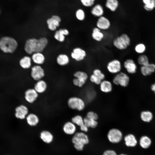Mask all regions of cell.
<instances>
[{
  "instance_id": "cell-2",
  "label": "cell",
  "mask_w": 155,
  "mask_h": 155,
  "mask_svg": "<svg viewBox=\"0 0 155 155\" xmlns=\"http://www.w3.org/2000/svg\"><path fill=\"white\" fill-rule=\"evenodd\" d=\"M131 40L127 34L123 33L117 36L113 40L112 44L117 49L122 51L126 50L130 45Z\"/></svg>"
},
{
  "instance_id": "cell-30",
  "label": "cell",
  "mask_w": 155,
  "mask_h": 155,
  "mask_svg": "<svg viewBox=\"0 0 155 155\" xmlns=\"http://www.w3.org/2000/svg\"><path fill=\"white\" fill-rule=\"evenodd\" d=\"M119 5V2L117 0H106L105 3L106 7L112 12L116 10Z\"/></svg>"
},
{
  "instance_id": "cell-33",
  "label": "cell",
  "mask_w": 155,
  "mask_h": 155,
  "mask_svg": "<svg viewBox=\"0 0 155 155\" xmlns=\"http://www.w3.org/2000/svg\"><path fill=\"white\" fill-rule=\"evenodd\" d=\"M57 62L60 65L64 66L67 64L69 62V57L65 54H60L57 58Z\"/></svg>"
},
{
  "instance_id": "cell-12",
  "label": "cell",
  "mask_w": 155,
  "mask_h": 155,
  "mask_svg": "<svg viewBox=\"0 0 155 155\" xmlns=\"http://www.w3.org/2000/svg\"><path fill=\"white\" fill-rule=\"evenodd\" d=\"M28 109L24 105H20L16 107L15 109V116L18 119L23 120L26 119L28 114Z\"/></svg>"
},
{
  "instance_id": "cell-42",
  "label": "cell",
  "mask_w": 155,
  "mask_h": 155,
  "mask_svg": "<svg viewBox=\"0 0 155 155\" xmlns=\"http://www.w3.org/2000/svg\"><path fill=\"white\" fill-rule=\"evenodd\" d=\"M95 0H80V1L83 5L86 7H90L92 6Z\"/></svg>"
},
{
  "instance_id": "cell-9",
  "label": "cell",
  "mask_w": 155,
  "mask_h": 155,
  "mask_svg": "<svg viewBox=\"0 0 155 155\" xmlns=\"http://www.w3.org/2000/svg\"><path fill=\"white\" fill-rule=\"evenodd\" d=\"M107 137L108 140L111 142L116 144L119 143L122 140L123 134L119 129L116 128H113L109 130Z\"/></svg>"
},
{
  "instance_id": "cell-28",
  "label": "cell",
  "mask_w": 155,
  "mask_h": 155,
  "mask_svg": "<svg viewBox=\"0 0 155 155\" xmlns=\"http://www.w3.org/2000/svg\"><path fill=\"white\" fill-rule=\"evenodd\" d=\"M91 12L93 16L98 18L103 16L104 10L102 6L101 5L97 4L93 7Z\"/></svg>"
},
{
  "instance_id": "cell-1",
  "label": "cell",
  "mask_w": 155,
  "mask_h": 155,
  "mask_svg": "<svg viewBox=\"0 0 155 155\" xmlns=\"http://www.w3.org/2000/svg\"><path fill=\"white\" fill-rule=\"evenodd\" d=\"M48 43V40L45 37H42L38 39L30 38L26 42L24 50L29 54L36 52L41 53L46 47Z\"/></svg>"
},
{
  "instance_id": "cell-40",
  "label": "cell",
  "mask_w": 155,
  "mask_h": 155,
  "mask_svg": "<svg viewBox=\"0 0 155 155\" xmlns=\"http://www.w3.org/2000/svg\"><path fill=\"white\" fill-rule=\"evenodd\" d=\"M89 78L91 82L96 85H99L102 81L92 73L90 75Z\"/></svg>"
},
{
  "instance_id": "cell-31",
  "label": "cell",
  "mask_w": 155,
  "mask_h": 155,
  "mask_svg": "<svg viewBox=\"0 0 155 155\" xmlns=\"http://www.w3.org/2000/svg\"><path fill=\"white\" fill-rule=\"evenodd\" d=\"M32 59L34 63L38 64H43L45 60L44 56L40 52L34 53L32 56Z\"/></svg>"
},
{
  "instance_id": "cell-39",
  "label": "cell",
  "mask_w": 155,
  "mask_h": 155,
  "mask_svg": "<svg viewBox=\"0 0 155 155\" xmlns=\"http://www.w3.org/2000/svg\"><path fill=\"white\" fill-rule=\"evenodd\" d=\"M92 74L95 75L101 80L105 79V75L102 71L99 69L95 68L92 71Z\"/></svg>"
},
{
  "instance_id": "cell-35",
  "label": "cell",
  "mask_w": 155,
  "mask_h": 155,
  "mask_svg": "<svg viewBox=\"0 0 155 155\" xmlns=\"http://www.w3.org/2000/svg\"><path fill=\"white\" fill-rule=\"evenodd\" d=\"M84 121L85 125L88 128H94L98 125L97 120L90 119L86 117L84 118Z\"/></svg>"
},
{
  "instance_id": "cell-34",
  "label": "cell",
  "mask_w": 155,
  "mask_h": 155,
  "mask_svg": "<svg viewBox=\"0 0 155 155\" xmlns=\"http://www.w3.org/2000/svg\"><path fill=\"white\" fill-rule=\"evenodd\" d=\"M20 64L22 67L24 69L30 68L31 65V59L30 57L26 56L20 61Z\"/></svg>"
},
{
  "instance_id": "cell-17",
  "label": "cell",
  "mask_w": 155,
  "mask_h": 155,
  "mask_svg": "<svg viewBox=\"0 0 155 155\" xmlns=\"http://www.w3.org/2000/svg\"><path fill=\"white\" fill-rule=\"evenodd\" d=\"M61 21V19L59 17L56 15L53 16L47 20L49 28L52 31L55 30L59 26Z\"/></svg>"
},
{
  "instance_id": "cell-10",
  "label": "cell",
  "mask_w": 155,
  "mask_h": 155,
  "mask_svg": "<svg viewBox=\"0 0 155 155\" xmlns=\"http://www.w3.org/2000/svg\"><path fill=\"white\" fill-rule=\"evenodd\" d=\"M71 58L78 62L84 60L87 56L86 51L80 47H76L74 48L71 54Z\"/></svg>"
},
{
  "instance_id": "cell-6",
  "label": "cell",
  "mask_w": 155,
  "mask_h": 155,
  "mask_svg": "<svg viewBox=\"0 0 155 155\" xmlns=\"http://www.w3.org/2000/svg\"><path fill=\"white\" fill-rule=\"evenodd\" d=\"M75 78L73 80V83L75 86L82 87L86 84L88 76L86 72L81 70L77 71L73 74Z\"/></svg>"
},
{
  "instance_id": "cell-8",
  "label": "cell",
  "mask_w": 155,
  "mask_h": 155,
  "mask_svg": "<svg viewBox=\"0 0 155 155\" xmlns=\"http://www.w3.org/2000/svg\"><path fill=\"white\" fill-rule=\"evenodd\" d=\"M122 64L119 59H115L109 61L106 65L108 71L112 74H116L121 71Z\"/></svg>"
},
{
  "instance_id": "cell-22",
  "label": "cell",
  "mask_w": 155,
  "mask_h": 155,
  "mask_svg": "<svg viewBox=\"0 0 155 155\" xmlns=\"http://www.w3.org/2000/svg\"><path fill=\"white\" fill-rule=\"evenodd\" d=\"M125 144L126 146L130 147H134L138 144V141L134 135L129 134L125 135L124 137Z\"/></svg>"
},
{
  "instance_id": "cell-32",
  "label": "cell",
  "mask_w": 155,
  "mask_h": 155,
  "mask_svg": "<svg viewBox=\"0 0 155 155\" xmlns=\"http://www.w3.org/2000/svg\"><path fill=\"white\" fill-rule=\"evenodd\" d=\"M144 8L146 11H151L155 8V0H142Z\"/></svg>"
},
{
  "instance_id": "cell-24",
  "label": "cell",
  "mask_w": 155,
  "mask_h": 155,
  "mask_svg": "<svg viewBox=\"0 0 155 155\" xmlns=\"http://www.w3.org/2000/svg\"><path fill=\"white\" fill-rule=\"evenodd\" d=\"M26 119L27 124L32 127L36 126L39 121V118L38 116L33 113L28 114Z\"/></svg>"
},
{
  "instance_id": "cell-13",
  "label": "cell",
  "mask_w": 155,
  "mask_h": 155,
  "mask_svg": "<svg viewBox=\"0 0 155 155\" xmlns=\"http://www.w3.org/2000/svg\"><path fill=\"white\" fill-rule=\"evenodd\" d=\"M123 66L127 72L130 74L135 73L137 71V66L134 60L131 59H127L124 61Z\"/></svg>"
},
{
  "instance_id": "cell-45",
  "label": "cell",
  "mask_w": 155,
  "mask_h": 155,
  "mask_svg": "<svg viewBox=\"0 0 155 155\" xmlns=\"http://www.w3.org/2000/svg\"><path fill=\"white\" fill-rule=\"evenodd\" d=\"M119 155H127V154H120Z\"/></svg>"
},
{
  "instance_id": "cell-5",
  "label": "cell",
  "mask_w": 155,
  "mask_h": 155,
  "mask_svg": "<svg viewBox=\"0 0 155 155\" xmlns=\"http://www.w3.org/2000/svg\"><path fill=\"white\" fill-rule=\"evenodd\" d=\"M67 104L71 109L78 111L83 110L86 106L85 102L82 98L75 96L71 97L68 99Z\"/></svg>"
},
{
  "instance_id": "cell-15",
  "label": "cell",
  "mask_w": 155,
  "mask_h": 155,
  "mask_svg": "<svg viewBox=\"0 0 155 155\" xmlns=\"http://www.w3.org/2000/svg\"><path fill=\"white\" fill-rule=\"evenodd\" d=\"M38 97V93L34 88L27 89L24 93V98L28 103H32L34 102Z\"/></svg>"
},
{
  "instance_id": "cell-29",
  "label": "cell",
  "mask_w": 155,
  "mask_h": 155,
  "mask_svg": "<svg viewBox=\"0 0 155 155\" xmlns=\"http://www.w3.org/2000/svg\"><path fill=\"white\" fill-rule=\"evenodd\" d=\"M141 119L143 121L149 123L152 119L153 115L152 113L148 111H142L140 115Z\"/></svg>"
},
{
  "instance_id": "cell-14",
  "label": "cell",
  "mask_w": 155,
  "mask_h": 155,
  "mask_svg": "<svg viewBox=\"0 0 155 155\" xmlns=\"http://www.w3.org/2000/svg\"><path fill=\"white\" fill-rule=\"evenodd\" d=\"M44 75V69L40 66L35 65L32 67L31 75L34 80L37 81L41 80Z\"/></svg>"
},
{
  "instance_id": "cell-16",
  "label": "cell",
  "mask_w": 155,
  "mask_h": 155,
  "mask_svg": "<svg viewBox=\"0 0 155 155\" xmlns=\"http://www.w3.org/2000/svg\"><path fill=\"white\" fill-rule=\"evenodd\" d=\"M71 121L76 125L79 126L82 131L85 132L87 130L88 128L85 125L84 118L82 116L79 115L74 116L71 118Z\"/></svg>"
},
{
  "instance_id": "cell-23",
  "label": "cell",
  "mask_w": 155,
  "mask_h": 155,
  "mask_svg": "<svg viewBox=\"0 0 155 155\" xmlns=\"http://www.w3.org/2000/svg\"><path fill=\"white\" fill-rule=\"evenodd\" d=\"M142 74L144 76L151 75L155 71V64L150 63L147 65L142 66L140 68Z\"/></svg>"
},
{
  "instance_id": "cell-19",
  "label": "cell",
  "mask_w": 155,
  "mask_h": 155,
  "mask_svg": "<svg viewBox=\"0 0 155 155\" xmlns=\"http://www.w3.org/2000/svg\"><path fill=\"white\" fill-rule=\"evenodd\" d=\"M63 132L67 135L74 134L76 130V125L71 121H67L63 125Z\"/></svg>"
},
{
  "instance_id": "cell-44",
  "label": "cell",
  "mask_w": 155,
  "mask_h": 155,
  "mask_svg": "<svg viewBox=\"0 0 155 155\" xmlns=\"http://www.w3.org/2000/svg\"><path fill=\"white\" fill-rule=\"evenodd\" d=\"M150 88L151 90L153 91L155 94V83L151 85Z\"/></svg>"
},
{
  "instance_id": "cell-25",
  "label": "cell",
  "mask_w": 155,
  "mask_h": 155,
  "mask_svg": "<svg viewBox=\"0 0 155 155\" xmlns=\"http://www.w3.org/2000/svg\"><path fill=\"white\" fill-rule=\"evenodd\" d=\"M152 143V141L151 139L146 135L142 136L139 141L140 146L144 149L148 148L151 146Z\"/></svg>"
},
{
  "instance_id": "cell-27",
  "label": "cell",
  "mask_w": 155,
  "mask_h": 155,
  "mask_svg": "<svg viewBox=\"0 0 155 155\" xmlns=\"http://www.w3.org/2000/svg\"><path fill=\"white\" fill-rule=\"evenodd\" d=\"M69 34V32L66 29H60L57 31L54 35L55 38L60 42H63L65 39V36Z\"/></svg>"
},
{
  "instance_id": "cell-37",
  "label": "cell",
  "mask_w": 155,
  "mask_h": 155,
  "mask_svg": "<svg viewBox=\"0 0 155 155\" xmlns=\"http://www.w3.org/2000/svg\"><path fill=\"white\" fill-rule=\"evenodd\" d=\"M146 50V47L145 44L142 43H139L136 44L134 47L135 51L138 54H142Z\"/></svg>"
},
{
  "instance_id": "cell-43",
  "label": "cell",
  "mask_w": 155,
  "mask_h": 155,
  "mask_svg": "<svg viewBox=\"0 0 155 155\" xmlns=\"http://www.w3.org/2000/svg\"><path fill=\"white\" fill-rule=\"evenodd\" d=\"M102 155H117V154L113 150H107L103 152Z\"/></svg>"
},
{
  "instance_id": "cell-20",
  "label": "cell",
  "mask_w": 155,
  "mask_h": 155,
  "mask_svg": "<svg viewBox=\"0 0 155 155\" xmlns=\"http://www.w3.org/2000/svg\"><path fill=\"white\" fill-rule=\"evenodd\" d=\"M40 137L42 141L46 144L51 143L54 140L53 134L47 130L42 131L40 133Z\"/></svg>"
},
{
  "instance_id": "cell-21",
  "label": "cell",
  "mask_w": 155,
  "mask_h": 155,
  "mask_svg": "<svg viewBox=\"0 0 155 155\" xmlns=\"http://www.w3.org/2000/svg\"><path fill=\"white\" fill-rule=\"evenodd\" d=\"M99 85L100 91L103 93H108L112 91L113 84L109 80H104L102 81Z\"/></svg>"
},
{
  "instance_id": "cell-11",
  "label": "cell",
  "mask_w": 155,
  "mask_h": 155,
  "mask_svg": "<svg viewBox=\"0 0 155 155\" xmlns=\"http://www.w3.org/2000/svg\"><path fill=\"white\" fill-rule=\"evenodd\" d=\"M111 26L110 20L103 16L98 18L96 22V27L102 31L109 30Z\"/></svg>"
},
{
  "instance_id": "cell-38",
  "label": "cell",
  "mask_w": 155,
  "mask_h": 155,
  "mask_svg": "<svg viewBox=\"0 0 155 155\" xmlns=\"http://www.w3.org/2000/svg\"><path fill=\"white\" fill-rule=\"evenodd\" d=\"M75 16L79 21H83L86 18V14L84 11L81 9H78L75 13Z\"/></svg>"
},
{
  "instance_id": "cell-4",
  "label": "cell",
  "mask_w": 155,
  "mask_h": 155,
  "mask_svg": "<svg viewBox=\"0 0 155 155\" xmlns=\"http://www.w3.org/2000/svg\"><path fill=\"white\" fill-rule=\"evenodd\" d=\"M18 43L15 40L9 37H4L0 40V48L6 53H12L16 49Z\"/></svg>"
},
{
  "instance_id": "cell-7",
  "label": "cell",
  "mask_w": 155,
  "mask_h": 155,
  "mask_svg": "<svg viewBox=\"0 0 155 155\" xmlns=\"http://www.w3.org/2000/svg\"><path fill=\"white\" fill-rule=\"evenodd\" d=\"M129 81V75L121 71L115 75L112 82L115 85L125 87L128 85Z\"/></svg>"
},
{
  "instance_id": "cell-41",
  "label": "cell",
  "mask_w": 155,
  "mask_h": 155,
  "mask_svg": "<svg viewBox=\"0 0 155 155\" xmlns=\"http://www.w3.org/2000/svg\"><path fill=\"white\" fill-rule=\"evenodd\" d=\"M86 117L88 119L97 121L98 117L97 114L92 111L88 112L86 114Z\"/></svg>"
},
{
  "instance_id": "cell-26",
  "label": "cell",
  "mask_w": 155,
  "mask_h": 155,
  "mask_svg": "<svg viewBox=\"0 0 155 155\" xmlns=\"http://www.w3.org/2000/svg\"><path fill=\"white\" fill-rule=\"evenodd\" d=\"M47 88V84L43 80H40L37 81L35 84L34 89L39 93H42L46 90Z\"/></svg>"
},
{
  "instance_id": "cell-18",
  "label": "cell",
  "mask_w": 155,
  "mask_h": 155,
  "mask_svg": "<svg viewBox=\"0 0 155 155\" xmlns=\"http://www.w3.org/2000/svg\"><path fill=\"white\" fill-rule=\"evenodd\" d=\"M91 36L95 41L100 42L104 39L105 35L102 31L95 26L92 29Z\"/></svg>"
},
{
  "instance_id": "cell-3",
  "label": "cell",
  "mask_w": 155,
  "mask_h": 155,
  "mask_svg": "<svg viewBox=\"0 0 155 155\" xmlns=\"http://www.w3.org/2000/svg\"><path fill=\"white\" fill-rule=\"evenodd\" d=\"M72 142L75 148L80 151L82 150L84 146L88 143L89 140L87 135L84 132H77L74 134Z\"/></svg>"
},
{
  "instance_id": "cell-36",
  "label": "cell",
  "mask_w": 155,
  "mask_h": 155,
  "mask_svg": "<svg viewBox=\"0 0 155 155\" xmlns=\"http://www.w3.org/2000/svg\"><path fill=\"white\" fill-rule=\"evenodd\" d=\"M137 61L138 63L141 66L147 65L149 63L148 57L144 54H141L139 56Z\"/></svg>"
}]
</instances>
